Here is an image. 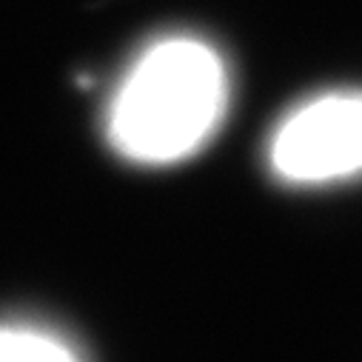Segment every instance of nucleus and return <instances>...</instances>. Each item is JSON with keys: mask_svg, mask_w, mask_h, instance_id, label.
Listing matches in <instances>:
<instances>
[{"mask_svg": "<svg viewBox=\"0 0 362 362\" xmlns=\"http://www.w3.org/2000/svg\"><path fill=\"white\" fill-rule=\"evenodd\" d=\"M231 77L203 37L165 35L148 43L106 106V140L134 165H174L194 157L223 126Z\"/></svg>", "mask_w": 362, "mask_h": 362, "instance_id": "f257e3e1", "label": "nucleus"}, {"mask_svg": "<svg viewBox=\"0 0 362 362\" xmlns=\"http://www.w3.org/2000/svg\"><path fill=\"white\" fill-rule=\"evenodd\" d=\"M0 362H86V356L52 325L0 320Z\"/></svg>", "mask_w": 362, "mask_h": 362, "instance_id": "7ed1b4c3", "label": "nucleus"}, {"mask_svg": "<svg viewBox=\"0 0 362 362\" xmlns=\"http://www.w3.org/2000/svg\"><path fill=\"white\" fill-rule=\"evenodd\" d=\"M268 171L297 189L362 177V88H337L297 103L265 146Z\"/></svg>", "mask_w": 362, "mask_h": 362, "instance_id": "f03ea898", "label": "nucleus"}]
</instances>
